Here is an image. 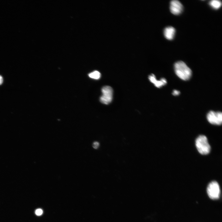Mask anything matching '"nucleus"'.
Returning a JSON list of instances; mask_svg holds the SVG:
<instances>
[{
	"instance_id": "13",
	"label": "nucleus",
	"mask_w": 222,
	"mask_h": 222,
	"mask_svg": "<svg viewBox=\"0 0 222 222\" xmlns=\"http://www.w3.org/2000/svg\"><path fill=\"white\" fill-rule=\"evenodd\" d=\"M180 93V92L179 91L174 90L173 95L174 96H177L179 95Z\"/></svg>"
},
{
	"instance_id": "7",
	"label": "nucleus",
	"mask_w": 222,
	"mask_h": 222,
	"mask_svg": "<svg viewBox=\"0 0 222 222\" xmlns=\"http://www.w3.org/2000/svg\"><path fill=\"white\" fill-rule=\"evenodd\" d=\"M149 79L150 82L154 84L156 87L158 88L161 87L167 83V80L165 78H162L160 80H157L155 76L153 74L149 76Z\"/></svg>"
},
{
	"instance_id": "12",
	"label": "nucleus",
	"mask_w": 222,
	"mask_h": 222,
	"mask_svg": "<svg viewBox=\"0 0 222 222\" xmlns=\"http://www.w3.org/2000/svg\"><path fill=\"white\" fill-rule=\"evenodd\" d=\"M99 146V143L97 141L94 142L93 144V147L95 149H97Z\"/></svg>"
},
{
	"instance_id": "5",
	"label": "nucleus",
	"mask_w": 222,
	"mask_h": 222,
	"mask_svg": "<svg viewBox=\"0 0 222 222\" xmlns=\"http://www.w3.org/2000/svg\"><path fill=\"white\" fill-rule=\"evenodd\" d=\"M207 119L209 122L212 124L221 125L222 122V113L211 111L208 114Z\"/></svg>"
},
{
	"instance_id": "9",
	"label": "nucleus",
	"mask_w": 222,
	"mask_h": 222,
	"mask_svg": "<svg viewBox=\"0 0 222 222\" xmlns=\"http://www.w3.org/2000/svg\"><path fill=\"white\" fill-rule=\"evenodd\" d=\"M209 4L213 8L215 9H219L222 5L221 1L218 0H213L210 2Z\"/></svg>"
},
{
	"instance_id": "4",
	"label": "nucleus",
	"mask_w": 222,
	"mask_h": 222,
	"mask_svg": "<svg viewBox=\"0 0 222 222\" xmlns=\"http://www.w3.org/2000/svg\"><path fill=\"white\" fill-rule=\"evenodd\" d=\"M207 192L209 197L212 199H217L219 198L220 190L217 182L213 181L209 184L207 188Z\"/></svg>"
},
{
	"instance_id": "3",
	"label": "nucleus",
	"mask_w": 222,
	"mask_h": 222,
	"mask_svg": "<svg viewBox=\"0 0 222 222\" xmlns=\"http://www.w3.org/2000/svg\"><path fill=\"white\" fill-rule=\"evenodd\" d=\"M102 95L100 98V101L102 103L108 105L112 101L113 90L109 86H105L102 89Z\"/></svg>"
},
{
	"instance_id": "11",
	"label": "nucleus",
	"mask_w": 222,
	"mask_h": 222,
	"mask_svg": "<svg viewBox=\"0 0 222 222\" xmlns=\"http://www.w3.org/2000/svg\"><path fill=\"white\" fill-rule=\"evenodd\" d=\"M43 210L40 209H39L36 210L35 211V213L36 215L38 216H40L43 214Z\"/></svg>"
},
{
	"instance_id": "1",
	"label": "nucleus",
	"mask_w": 222,
	"mask_h": 222,
	"mask_svg": "<svg viewBox=\"0 0 222 222\" xmlns=\"http://www.w3.org/2000/svg\"><path fill=\"white\" fill-rule=\"evenodd\" d=\"M174 69L176 75L183 80H188L191 77V69L183 61H179L176 63L174 64Z\"/></svg>"
},
{
	"instance_id": "2",
	"label": "nucleus",
	"mask_w": 222,
	"mask_h": 222,
	"mask_svg": "<svg viewBox=\"0 0 222 222\" xmlns=\"http://www.w3.org/2000/svg\"><path fill=\"white\" fill-rule=\"evenodd\" d=\"M196 145L198 152L203 155L209 153L211 147L206 136L200 135L196 139Z\"/></svg>"
},
{
	"instance_id": "6",
	"label": "nucleus",
	"mask_w": 222,
	"mask_h": 222,
	"mask_svg": "<svg viewBox=\"0 0 222 222\" xmlns=\"http://www.w3.org/2000/svg\"><path fill=\"white\" fill-rule=\"evenodd\" d=\"M183 6L179 1L174 0L170 3V10L175 15H179L183 11Z\"/></svg>"
},
{
	"instance_id": "10",
	"label": "nucleus",
	"mask_w": 222,
	"mask_h": 222,
	"mask_svg": "<svg viewBox=\"0 0 222 222\" xmlns=\"http://www.w3.org/2000/svg\"><path fill=\"white\" fill-rule=\"evenodd\" d=\"M90 78L95 80H98L101 77V74L97 71H95L89 74Z\"/></svg>"
},
{
	"instance_id": "14",
	"label": "nucleus",
	"mask_w": 222,
	"mask_h": 222,
	"mask_svg": "<svg viewBox=\"0 0 222 222\" xmlns=\"http://www.w3.org/2000/svg\"><path fill=\"white\" fill-rule=\"evenodd\" d=\"M3 82V78L0 75V85H1Z\"/></svg>"
},
{
	"instance_id": "8",
	"label": "nucleus",
	"mask_w": 222,
	"mask_h": 222,
	"mask_svg": "<svg viewBox=\"0 0 222 222\" xmlns=\"http://www.w3.org/2000/svg\"><path fill=\"white\" fill-rule=\"evenodd\" d=\"M176 32L175 28L172 27H168L164 29V34L165 37L168 40H173Z\"/></svg>"
}]
</instances>
